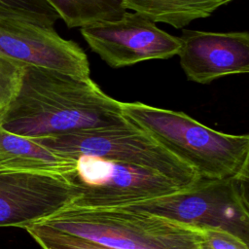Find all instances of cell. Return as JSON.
I'll list each match as a JSON object with an SVG mask.
<instances>
[{
  "label": "cell",
  "instance_id": "obj_16",
  "mask_svg": "<svg viewBox=\"0 0 249 249\" xmlns=\"http://www.w3.org/2000/svg\"><path fill=\"white\" fill-rule=\"evenodd\" d=\"M23 15L56 20V13L43 0H0V16Z\"/></svg>",
  "mask_w": 249,
  "mask_h": 249
},
{
  "label": "cell",
  "instance_id": "obj_13",
  "mask_svg": "<svg viewBox=\"0 0 249 249\" xmlns=\"http://www.w3.org/2000/svg\"><path fill=\"white\" fill-rule=\"evenodd\" d=\"M70 28L117 19L126 12L123 0H43Z\"/></svg>",
  "mask_w": 249,
  "mask_h": 249
},
{
  "label": "cell",
  "instance_id": "obj_1",
  "mask_svg": "<svg viewBox=\"0 0 249 249\" xmlns=\"http://www.w3.org/2000/svg\"><path fill=\"white\" fill-rule=\"evenodd\" d=\"M122 102L89 77L24 66L19 89L0 119L3 129L31 139L124 124Z\"/></svg>",
  "mask_w": 249,
  "mask_h": 249
},
{
  "label": "cell",
  "instance_id": "obj_6",
  "mask_svg": "<svg viewBox=\"0 0 249 249\" xmlns=\"http://www.w3.org/2000/svg\"><path fill=\"white\" fill-rule=\"evenodd\" d=\"M64 177L77 194L69 206L80 208L128 207L186 189L154 171L91 156L77 158Z\"/></svg>",
  "mask_w": 249,
  "mask_h": 249
},
{
  "label": "cell",
  "instance_id": "obj_8",
  "mask_svg": "<svg viewBox=\"0 0 249 249\" xmlns=\"http://www.w3.org/2000/svg\"><path fill=\"white\" fill-rule=\"evenodd\" d=\"M80 32L92 52L112 68L167 59L178 54L180 38L159 28L136 12H124L113 20L90 23Z\"/></svg>",
  "mask_w": 249,
  "mask_h": 249
},
{
  "label": "cell",
  "instance_id": "obj_11",
  "mask_svg": "<svg viewBox=\"0 0 249 249\" xmlns=\"http://www.w3.org/2000/svg\"><path fill=\"white\" fill-rule=\"evenodd\" d=\"M75 168V160L52 151L35 139L20 136L0 127V172L66 176Z\"/></svg>",
  "mask_w": 249,
  "mask_h": 249
},
{
  "label": "cell",
  "instance_id": "obj_3",
  "mask_svg": "<svg viewBox=\"0 0 249 249\" xmlns=\"http://www.w3.org/2000/svg\"><path fill=\"white\" fill-rule=\"evenodd\" d=\"M31 225L114 249H201L199 230L131 207L67 206Z\"/></svg>",
  "mask_w": 249,
  "mask_h": 249
},
{
  "label": "cell",
  "instance_id": "obj_14",
  "mask_svg": "<svg viewBox=\"0 0 249 249\" xmlns=\"http://www.w3.org/2000/svg\"><path fill=\"white\" fill-rule=\"evenodd\" d=\"M23 71L24 65L0 54V119L19 89Z\"/></svg>",
  "mask_w": 249,
  "mask_h": 249
},
{
  "label": "cell",
  "instance_id": "obj_5",
  "mask_svg": "<svg viewBox=\"0 0 249 249\" xmlns=\"http://www.w3.org/2000/svg\"><path fill=\"white\" fill-rule=\"evenodd\" d=\"M248 181L249 176L199 179L173 195L128 207L197 230H221L249 243Z\"/></svg>",
  "mask_w": 249,
  "mask_h": 249
},
{
  "label": "cell",
  "instance_id": "obj_15",
  "mask_svg": "<svg viewBox=\"0 0 249 249\" xmlns=\"http://www.w3.org/2000/svg\"><path fill=\"white\" fill-rule=\"evenodd\" d=\"M24 230L37 242L41 249H114L68 235L40 230L32 225L25 227Z\"/></svg>",
  "mask_w": 249,
  "mask_h": 249
},
{
  "label": "cell",
  "instance_id": "obj_17",
  "mask_svg": "<svg viewBox=\"0 0 249 249\" xmlns=\"http://www.w3.org/2000/svg\"><path fill=\"white\" fill-rule=\"evenodd\" d=\"M201 249H249L248 243L217 229H200Z\"/></svg>",
  "mask_w": 249,
  "mask_h": 249
},
{
  "label": "cell",
  "instance_id": "obj_10",
  "mask_svg": "<svg viewBox=\"0 0 249 249\" xmlns=\"http://www.w3.org/2000/svg\"><path fill=\"white\" fill-rule=\"evenodd\" d=\"M178 52L188 80L208 84L219 78L249 72L247 31L212 32L184 29Z\"/></svg>",
  "mask_w": 249,
  "mask_h": 249
},
{
  "label": "cell",
  "instance_id": "obj_2",
  "mask_svg": "<svg viewBox=\"0 0 249 249\" xmlns=\"http://www.w3.org/2000/svg\"><path fill=\"white\" fill-rule=\"evenodd\" d=\"M125 119L192 166L200 179L249 176V135L210 128L183 112L122 102Z\"/></svg>",
  "mask_w": 249,
  "mask_h": 249
},
{
  "label": "cell",
  "instance_id": "obj_7",
  "mask_svg": "<svg viewBox=\"0 0 249 249\" xmlns=\"http://www.w3.org/2000/svg\"><path fill=\"white\" fill-rule=\"evenodd\" d=\"M54 22L23 15L0 16V54L24 66L89 77L86 53L75 42L60 37Z\"/></svg>",
  "mask_w": 249,
  "mask_h": 249
},
{
  "label": "cell",
  "instance_id": "obj_4",
  "mask_svg": "<svg viewBox=\"0 0 249 249\" xmlns=\"http://www.w3.org/2000/svg\"><path fill=\"white\" fill-rule=\"evenodd\" d=\"M35 140L75 160L81 156H91L135 165L161 174L186 189L200 179L192 166L128 120L120 125Z\"/></svg>",
  "mask_w": 249,
  "mask_h": 249
},
{
  "label": "cell",
  "instance_id": "obj_9",
  "mask_svg": "<svg viewBox=\"0 0 249 249\" xmlns=\"http://www.w3.org/2000/svg\"><path fill=\"white\" fill-rule=\"evenodd\" d=\"M76 196L62 175L0 172V227L24 229L69 206Z\"/></svg>",
  "mask_w": 249,
  "mask_h": 249
},
{
  "label": "cell",
  "instance_id": "obj_12",
  "mask_svg": "<svg viewBox=\"0 0 249 249\" xmlns=\"http://www.w3.org/2000/svg\"><path fill=\"white\" fill-rule=\"evenodd\" d=\"M233 0H123L126 11L136 12L155 23L183 28L192 21L211 16Z\"/></svg>",
  "mask_w": 249,
  "mask_h": 249
}]
</instances>
